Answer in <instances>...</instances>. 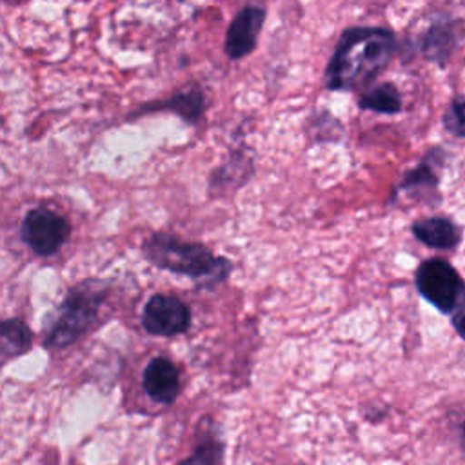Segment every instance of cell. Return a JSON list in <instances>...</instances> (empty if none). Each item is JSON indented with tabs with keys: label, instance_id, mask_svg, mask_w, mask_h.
Wrapping results in <instances>:
<instances>
[{
	"label": "cell",
	"instance_id": "1",
	"mask_svg": "<svg viewBox=\"0 0 465 465\" xmlns=\"http://www.w3.org/2000/svg\"><path fill=\"white\" fill-rule=\"evenodd\" d=\"M396 35L383 25L347 27L325 67L329 91H356L367 87L391 64Z\"/></svg>",
	"mask_w": 465,
	"mask_h": 465
},
{
	"label": "cell",
	"instance_id": "2",
	"mask_svg": "<svg viewBox=\"0 0 465 465\" xmlns=\"http://www.w3.org/2000/svg\"><path fill=\"white\" fill-rule=\"evenodd\" d=\"M142 254L162 271L191 278L196 287L213 291L232 272V262L214 254L200 242L183 240L178 234L158 231L142 243Z\"/></svg>",
	"mask_w": 465,
	"mask_h": 465
},
{
	"label": "cell",
	"instance_id": "3",
	"mask_svg": "<svg viewBox=\"0 0 465 465\" xmlns=\"http://www.w3.org/2000/svg\"><path fill=\"white\" fill-rule=\"evenodd\" d=\"M109 294L111 282L100 278L82 280L71 287L44 323V347L58 351L82 340L100 322V312Z\"/></svg>",
	"mask_w": 465,
	"mask_h": 465
},
{
	"label": "cell",
	"instance_id": "4",
	"mask_svg": "<svg viewBox=\"0 0 465 465\" xmlns=\"http://www.w3.org/2000/svg\"><path fill=\"white\" fill-rule=\"evenodd\" d=\"M414 285L425 302L450 316L456 332L461 334L465 283L456 267L443 258H427L416 267Z\"/></svg>",
	"mask_w": 465,
	"mask_h": 465
},
{
	"label": "cell",
	"instance_id": "5",
	"mask_svg": "<svg viewBox=\"0 0 465 465\" xmlns=\"http://www.w3.org/2000/svg\"><path fill=\"white\" fill-rule=\"evenodd\" d=\"M69 220L44 205L27 211L20 223V236L24 243L38 256H51L58 252L69 240Z\"/></svg>",
	"mask_w": 465,
	"mask_h": 465
},
{
	"label": "cell",
	"instance_id": "6",
	"mask_svg": "<svg viewBox=\"0 0 465 465\" xmlns=\"http://www.w3.org/2000/svg\"><path fill=\"white\" fill-rule=\"evenodd\" d=\"M142 327L151 336L173 338L191 327L189 305L174 294L156 292L142 309Z\"/></svg>",
	"mask_w": 465,
	"mask_h": 465
},
{
	"label": "cell",
	"instance_id": "7",
	"mask_svg": "<svg viewBox=\"0 0 465 465\" xmlns=\"http://www.w3.org/2000/svg\"><path fill=\"white\" fill-rule=\"evenodd\" d=\"M265 7L258 4L243 5L231 20L225 33V54L229 60H242L258 47V38L265 22Z\"/></svg>",
	"mask_w": 465,
	"mask_h": 465
},
{
	"label": "cell",
	"instance_id": "8",
	"mask_svg": "<svg viewBox=\"0 0 465 465\" xmlns=\"http://www.w3.org/2000/svg\"><path fill=\"white\" fill-rule=\"evenodd\" d=\"M142 389L151 401L163 407L173 405L182 391L178 365L167 356L151 358L142 371Z\"/></svg>",
	"mask_w": 465,
	"mask_h": 465
},
{
	"label": "cell",
	"instance_id": "9",
	"mask_svg": "<svg viewBox=\"0 0 465 465\" xmlns=\"http://www.w3.org/2000/svg\"><path fill=\"white\" fill-rule=\"evenodd\" d=\"M205 107H207V98H205L203 89L198 85H191V87H185L163 100L142 104L129 114V118H138L142 114L158 113V111H169V113H174L176 116H180L185 124L194 125L202 120Z\"/></svg>",
	"mask_w": 465,
	"mask_h": 465
},
{
	"label": "cell",
	"instance_id": "10",
	"mask_svg": "<svg viewBox=\"0 0 465 465\" xmlns=\"http://www.w3.org/2000/svg\"><path fill=\"white\" fill-rule=\"evenodd\" d=\"M445 156L447 154L441 147L429 149L425 158L403 176L401 183L398 185V193H403L411 198L434 202L438 193V183H440V171Z\"/></svg>",
	"mask_w": 465,
	"mask_h": 465
},
{
	"label": "cell",
	"instance_id": "11",
	"mask_svg": "<svg viewBox=\"0 0 465 465\" xmlns=\"http://www.w3.org/2000/svg\"><path fill=\"white\" fill-rule=\"evenodd\" d=\"M411 231L420 243L438 251H452L461 242V229L449 216H429L416 220Z\"/></svg>",
	"mask_w": 465,
	"mask_h": 465
},
{
	"label": "cell",
	"instance_id": "12",
	"mask_svg": "<svg viewBox=\"0 0 465 465\" xmlns=\"http://www.w3.org/2000/svg\"><path fill=\"white\" fill-rule=\"evenodd\" d=\"M225 461V440L218 425L205 418L196 432V441L191 452L176 465H223Z\"/></svg>",
	"mask_w": 465,
	"mask_h": 465
},
{
	"label": "cell",
	"instance_id": "13",
	"mask_svg": "<svg viewBox=\"0 0 465 465\" xmlns=\"http://www.w3.org/2000/svg\"><path fill=\"white\" fill-rule=\"evenodd\" d=\"M458 44L454 20L449 16L434 20L421 35H420V49L429 62L438 65H445L450 58L454 47Z\"/></svg>",
	"mask_w": 465,
	"mask_h": 465
},
{
	"label": "cell",
	"instance_id": "14",
	"mask_svg": "<svg viewBox=\"0 0 465 465\" xmlns=\"http://www.w3.org/2000/svg\"><path fill=\"white\" fill-rule=\"evenodd\" d=\"M33 345L29 325L18 318L0 320V363L25 354Z\"/></svg>",
	"mask_w": 465,
	"mask_h": 465
},
{
	"label": "cell",
	"instance_id": "15",
	"mask_svg": "<svg viewBox=\"0 0 465 465\" xmlns=\"http://www.w3.org/2000/svg\"><path fill=\"white\" fill-rule=\"evenodd\" d=\"M401 93L391 82H381L369 87L358 100V107L361 111H372L389 116L398 114L401 111Z\"/></svg>",
	"mask_w": 465,
	"mask_h": 465
},
{
	"label": "cell",
	"instance_id": "16",
	"mask_svg": "<svg viewBox=\"0 0 465 465\" xmlns=\"http://www.w3.org/2000/svg\"><path fill=\"white\" fill-rule=\"evenodd\" d=\"M443 127L456 138H463V96L456 94L443 113Z\"/></svg>",
	"mask_w": 465,
	"mask_h": 465
}]
</instances>
